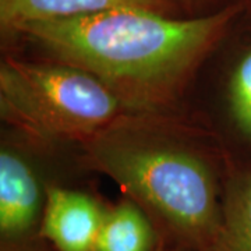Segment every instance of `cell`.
Wrapping results in <instances>:
<instances>
[{"mask_svg":"<svg viewBox=\"0 0 251 251\" xmlns=\"http://www.w3.org/2000/svg\"><path fill=\"white\" fill-rule=\"evenodd\" d=\"M242 6L177 20L144 9L28 23L32 36L64 64L81 69L113 91L123 106H151L173 94Z\"/></svg>","mask_w":251,"mask_h":251,"instance_id":"1","label":"cell"},{"mask_svg":"<svg viewBox=\"0 0 251 251\" xmlns=\"http://www.w3.org/2000/svg\"><path fill=\"white\" fill-rule=\"evenodd\" d=\"M88 155L152 219L161 246L218 250L222 205L214 176L198 155L117 126L90 137Z\"/></svg>","mask_w":251,"mask_h":251,"instance_id":"2","label":"cell"},{"mask_svg":"<svg viewBox=\"0 0 251 251\" xmlns=\"http://www.w3.org/2000/svg\"><path fill=\"white\" fill-rule=\"evenodd\" d=\"M1 112L41 138L92 137L123 108L97 77L69 64L7 60L0 69Z\"/></svg>","mask_w":251,"mask_h":251,"instance_id":"3","label":"cell"},{"mask_svg":"<svg viewBox=\"0 0 251 251\" xmlns=\"http://www.w3.org/2000/svg\"><path fill=\"white\" fill-rule=\"evenodd\" d=\"M108 208L80 191H46L39 236L56 251H94Z\"/></svg>","mask_w":251,"mask_h":251,"instance_id":"4","label":"cell"},{"mask_svg":"<svg viewBox=\"0 0 251 251\" xmlns=\"http://www.w3.org/2000/svg\"><path fill=\"white\" fill-rule=\"evenodd\" d=\"M45 198L32 168L17 153H0V236L1 243L39 234Z\"/></svg>","mask_w":251,"mask_h":251,"instance_id":"5","label":"cell"},{"mask_svg":"<svg viewBox=\"0 0 251 251\" xmlns=\"http://www.w3.org/2000/svg\"><path fill=\"white\" fill-rule=\"evenodd\" d=\"M171 0H0L1 25L16 29L28 23L90 16L115 9L166 13Z\"/></svg>","mask_w":251,"mask_h":251,"instance_id":"6","label":"cell"},{"mask_svg":"<svg viewBox=\"0 0 251 251\" xmlns=\"http://www.w3.org/2000/svg\"><path fill=\"white\" fill-rule=\"evenodd\" d=\"M161 239L152 219L134 201L108 208L94 251H158Z\"/></svg>","mask_w":251,"mask_h":251,"instance_id":"7","label":"cell"},{"mask_svg":"<svg viewBox=\"0 0 251 251\" xmlns=\"http://www.w3.org/2000/svg\"><path fill=\"white\" fill-rule=\"evenodd\" d=\"M216 251H251V172L227 191Z\"/></svg>","mask_w":251,"mask_h":251,"instance_id":"8","label":"cell"},{"mask_svg":"<svg viewBox=\"0 0 251 251\" xmlns=\"http://www.w3.org/2000/svg\"><path fill=\"white\" fill-rule=\"evenodd\" d=\"M229 102L237 128L251 140V48H249L232 73Z\"/></svg>","mask_w":251,"mask_h":251,"instance_id":"9","label":"cell"},{"mask_svg":"<svg viewBox=\"0 0 251 251\" xmlns=\"http://www.w3.org/2000/svg\"><path fill=\"white\" fill-rule=\"evenodd\" d=\"M1 251H56L39 234L25 240L14 243H1Z\"/></svg>","mask_w":251,"mask_h":251,"instance_id":"10","label":"cell"},{"mask_svg":"<svg viewBox=\"0 0 251 251\" xmlns=\"http://www.w3.org/2000/svg\"><path fill=\"white\" fill-rule=\"evenodd\" d=\"M158 251H190V250H183V249H175V247H166V246H159Z\"/></svg>","mask_w":251,"mask_h":251,"instance_id":"11","label":"cell"}]
</instances>
